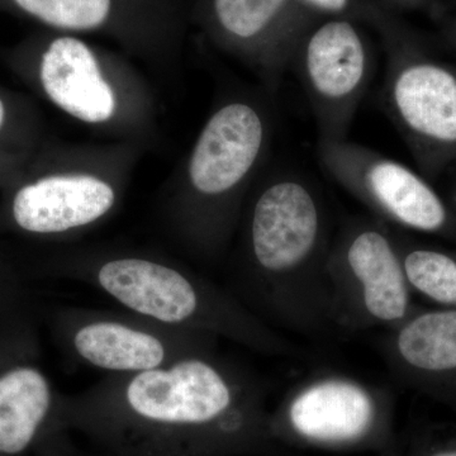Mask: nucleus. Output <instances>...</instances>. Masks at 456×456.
Returning <instances> with one entry per match:
<instances>
[{
	"instance_id": "7ed1b4c3",
	"label": "nucleus",
	"mask_w": 456,
	"mask_h": 456,
	"mask_svg": "<svg viewBox=\"0 0 456 456\" xmlns=\"http://www.w3.org/2000/svg\"><path fill=\"white\" fill-rule=\"evenodd\" d=\"M62 275L161 325L228 338L266 355L290 349L289 342L235 297L163 260L110 255L69 263Z\"/></svg>"
},
{
	"instance_id": "a211bd4d",
	"label": "nucleus",
	"mask_w": 456,
	"mask_h": 456,
	"mask_svg": "<svg viewBox=\"0 0 456 456\" xmlns=\"http://www.w3.org/2000/svg\"><path fill=\"white\" fill-rule=\"evenodd\" d=\"M402 456H456V437L419 444Z\"/></svg>"
},
{
	"instance_id": "412c9836",
	"label": "nucleus",
	"mask_w": 456,
	"mask_h": 456,
	"mask_svg": "<svg viewBox=\"0 0 456 456\" xmlns=\"http://www.w3.org/2000/svg\"><path fill=\"white\" fill-rule=\"evenodd\" d=\"M5 118V108L4 104H3L2 99H0V127H2L3 123H4Z\"/></svg>"
},
{
	"instance_id": "1a4fd4ad",
	"label": "nucleus",
	"mask_w": 456,
	"mask_h": 456,
	"mask_svg": "<svg viewBox=\"0 0 456 456\" xmlns=\"http://www.w3.org/2000/svg\"><path fill=\"white\" fill-rule=\"evenodd\" d=\"M292 53L296 71L310 99L320 140H345L367 92L373 61L354 23L332 18L303 38Z\"/></svg>"
},
{
	"instance_id": "9d476101",
	"label": "nucleus",
	"mask_w": 456,
	"mask_h": 456,
	"mask_svg": "<svg viewBox=\"0 0 456 456\" xmlns=\"http://www.w3.org/2000/svg\"><path fill=\"white\" fill-rule=\"evenodd\" d=\"M382 346L399 383L456 410V310L419 307Z\"/></svg>"
},
{
	"instance_id": "6ab92c4d",
	"label": "nucleus",
	"mask_w": 456,
	"mask_h": 456,
	"mask_svg": "<svg viewBox=\"0 0 456 456\" xmlns=\"http://www.w3.org/2000/svg\"><path fill=\"white\" fill-rule=\"evenodd\" d=\"M301 2L318 12L335 14V16L347 13L353 7V0H301Z\"/></svg>"
},
{
	"instance_id": "f8f14e48",
	"label": "nucleus",
	"mask_w": 456,
	"mask_h": 456,
	"mask_svg": "<svg viewBox=\"0 0 456 456\" xmlns=\"http://www.w3.org/2000/svg\"><path fill=\"white\" fill-rule=\"evenodd\" d=\"M116 203V191L104 180L86 174L45 176L17 191L12 217L20 230L59 235L94 224Z\"/></svg>"
},
{
	"instance_id": "f257e3e1",
	"label": "nucleus",
	"mask_w": 456,
	"mask_h": 456,
	"mask_svg": "<svg viewBox=\"0 0 456 456\" xmlns=\"http://www.w3.org/2000/svg\"><path fill=\"white\" fill-rule=\"evenodd\" d=\"M69 434L112 456H283L266 395L239 365L213 353L141 373L108 375L62 395Z\"/></svg>"
},
{
	"instance_id": "2eb2a0df",
	"label": "nucleus",
	"mask_w": 456,
	"mask_h": 456,
	"mask_svg": "<svg viewBox=\"0 0 456 456\" xmlns=\"http://www.w3.org/2000/svg\"><path fill=\"white\" fill-rule=\"evenodd\" d=\"M294 0H212L213 22L231 41L254 49L277 83L290 61L294 44L289 40V16ZM301 2V0H299Z\"/></svg>"
},
{
	"instance_id": "ddd939ff",
	"label": "nucleus",
	"mask_w": 456,
	"mask_h": 456,
	"mask_svg": "<svg viewBox=\"0 0 456 456\" xmlns=\"http://www.w3.org/2000/svg\"><path fill=\"white\" fill-rule=\"evenodd\" d=\"M61 406L62 395L37 365L5 364L0 370V456L25 454L45 432L66 437Z\"/></svg>"
},
{
	"instance_id": "4be33fe9",
	"label": "nucleus",
	"mask_w": 456,
	"mask_h": 456,
	"mask_svg": "<svg viewBox=\"0 0 456 456\" xmlns=\"http://www.w3.org/2000/svg\"><path fill=\"white\" fill-rule=\"evenodd\" d=\"M74 456H112V455H107V454H101V452H90V454H86V452H79V450H77V452H75Z\"/></svg>"
},
{
	"instance_id": "f3484780",
	"label": "nucleus",
	"mask_w": 456,
	"mask_h": 456,
	"mask_svg": "<svg viewBox=\"0 0 456 456\" xmlns=\"http://www.w3.org/2000/svg\"><path fill=\"white\" fill-rule=\"evenodd\" d=\"M20 11L55 28L93 31L112 23L119 0H13Z\"/></svg>"
},
{
	"instance_id": "423d86ee",
	"label": "nucleus",
	"mask_w": 456,
	"mask_h": 456,
	"mask_svg": "<svg viewBox=\"0 0 456 456\" xmlns=\"http://www.w3.org/2000/svg\"><path fill=\"white\" fill-rule=\"evenodd\" d=\"M266 119L251 104L220 108L200 132L189 163L194 202L189 226L198 244H220L232 220L235 198L250 178L266 145Z\"/></svg>"
},
{
	"instance_id": "dca6fc26",
	"label": "nucleus",
	"mask_w": 456,
	"mask_h": 456,
	"mask_svg": "<svg viewBox=\"0 0 456 456\" xmlns=\"http://www.w3.org/2000/svg\"><path fill=\"white\" fill-rule=\"evenodd\" d=\"M397 242L412 292L440 308L456 310V254Z\"/></svg>"
},
{
	"instance_id": "f03ea898",
	"label": "nucleus",
	"mask_w": 456,
	"mask_h": 456,
	"mask_svg": "<svg viewBox=\"0 0 456 456\" xmlns=\"http://www.w3.org/2000/svg\"><path fill=\"white\" fill-rule=\"evenodd\" d=\"M331 242L325 203L307 179L283 171L260 188L246 228L244 287L261 318L303 335L331 325Z\"/></svg>"
},
{
	"instance_id": "20e7f679",
	"label": "nucleus",
	"mask_w": 456,
	"mask_h": 456,
	"mask_svg": "<svg viewBox=\"0 0 456 456\" xmlns=\"http://www.w3.org/2000/svg\"><path fill=\"white\" fill-rule=\"evenodd\" d=\"M269 422L283 449L379 454L398 443L392 393L344 374L297 384L270 411Z\"/></svg>"
},
{
	"instance_id": "aec40b11",
	"label": "nucleus",
	"mask_w": 456,
	"mask_h": 456,
	"mask_svg": "<svg viewBox=\"0 0 456 456\" xmlns=\"http://www.w3.org/2000/svg\"><path fill=\"white\" fill-rule=\"evenodd\" d=\"M403 446L401 445V443L395 444L392 448L384 450V452H379V454H375V456H402L403 454Z\"/></svg>"
},
{
	"instance_id": "0eeeda50",
	"label": "nucleus",
	"mask_w": 456,
	"mask_h": 456,
	"mask_svg": "<svg viewBox=\"0 0 456 456\" xmlns=\"http://www.w3.org/2000/svg\"><path fill=\"white\" fill-rule=\"evenodd\" d=\"M56 329L69 356L108 375L141 373L213 353L218 340L125 310L68 307L57 314Z\"/></svg>"
},
{
	"instance_id": "9b49d317",
	"label": "nucleus",
	"mask_w": 456,
	"mask_h": 456,
	"mask_svg": "<svg viewBox=\"0 0 456 456\" xmlns=\"http://www.w3.org/2000/svg\"><path fill=\"white\" fill-rule=\"evenodd\" d=\"M384 103L408 137L425 146L456 145V75L424 61H393L387 68Z\"/></svg>"
},
{
	"instance_id": "39448f33",
	"label": "nucleus",
	"mask_w": 456,
	"mask_h": 456,
	"mask_svg": "<svg viewBox=\"0 0 456 456\" xmlns=\"http://www.w3.org/2000/svg\"><path fill=\"white\" fill-rule=\"evenodd\" d=\"M332 323L395 329L417 310L397 239L386 222L355 218L332 239L326 263Z\"/></svg>"
},
{
	"instance_id": "4468645a",
	"label": "nucleus",
	"mask_w": 456,
	"mask_h": 456,
	"mask_svg": "<svg viewBox=\"0 0 456 456\" xmlns=\"http://www.w3.org/2000/svg\"><path fill=\"white\" fill-rule=\"evenodd\" d=\"M40 77L51 101L84 122L112 118L116 99L102 77L97 57L86 42L62 36L42 53Z\"/></svg>"
},
{
	"instance_id": "6e6552de",
	"label": "nucleus",
	"mask_w": 456,
	"mask_h": 456,
	"mask_svg": "<svg viewBox=\"0 0 456 456\" xmlns=\"http://www.w3.org/2000/svg\"><path fill=\"white\" fill-rule=\"evenodd\" d=\"M317 156L326 173L378 220L426 233L454 230L439 194L398 161L346 139L318 140Z\"/></svg>"
}]
</instances>
